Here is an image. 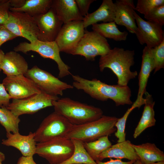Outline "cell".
<instances>
[{
    "mask_svg": "<svg viewBox=\"0 0 164 164\" xmlns=\"http://www.w3.org/2000/svg\"><path fill=\"white\" fill-rule=\"evenodd\" d=\"M5 53L3 51L0 49V72L1 71V65L5 56Z\"/></svg>",
    "mask_w": 164,
    "mask_h": 164,
    "instance_id": "41",
    "label": "cell"
},
{
    "mask_svg": "<svg viewBox=\"0 0 164 164\" xmlns=\"http://www.w3.org/2000/svg\"><path fill=\"white\" fill-rule=\"evenodd\" d=\"M121 159H113L112 158H110V160L106 162H102L99 160L95 161L97 164H133L136 161L132 160L128 162H123Z\"/></svg>",
    "mask_w": 164,
    "mask_h": 164,
    "instance_id": "38",
    "label": "cell"
},
{
    "mask_svg": "<svg viewBox=\"0 0 164 164\" xmlns=\"http://www.w3.org/2000/svg\"><path fill=\"white\" fill-rule=\"evenodd\" d=\"M81 15L84 17L88 13L91 4L94 0H75Z\"/></svg>",
    "mask_w": 164,
    "mask_h": 164,
    "instance_id": "36",
    "label": "cell"
},
{
    "mask_svg": "<svg viewBox=\"0 0 164 164\" xmlns=\"http://www.w3.org/2000/svg\"><path fill=\"white\" fill-rule=\"evenodd\" d=\"M107 158L126 159L130 160L139 159L132 144L128 140L111 145L99 155L97 160L102 161Z\"/></svg>",
    "mask_w": 164,
    "mask_h": 164,
    "instance_id": "22",
    "label": "cell"
},
{
    "mask_svg": "<svg viewBox=\"0 0 164 164\" xmlns=\"http://www.w3.org/2000/svg\"><path fill=\"white\" fill-rule=\"evenodd\" d=\"M1 68L6 76L25 75L29 69L25 58L14 51L5 54Z\"/></svg>",
    "mask_w": 164,
    "mask_h": 164,
    "instance_id": "19",
    "label": "cell"
},
{
    "mask_svg": "<svg viewBox=\"0 0 164 164\" xmlns=\"http://www.w3.org/2000/svg\"><path fill=\"white\" fill-rule=\"evenodd\" d=\"M17 164H37L34 161L33 156H24L20 157L18 159Z\"/></svg>",
    "mask_w": 164,
    "mask_h": 164,
    "instance_id": "39",
    "label": "cell"
},
{
    "mask_svg": "<svg viewBox=\"0 0 164 164\" xmlns=\"http://www.w3.org/2000/svg\"><path fill=\"white\" fill-rule=\"evenodd\" d=\"M14 51L26 54L30 51L38 53L44 58L54 60L57 63L59 70L58 78H62L71 74L70 67L63 61L60 56V51L55 41L44 42L38 39L31 43H20L13 49Z\"/></svg>",
    "mask_w": 164,
    "mask_h": 164,
    "instance_id": "5",
    "label": "cell"
},
{
    "mask_svg": "<svg viewBox=\"0 0 164 164\" xmlns=\"http://www.w3.org/2000/svg\"><path fill=\"white\" fill-rule=\"evenodd\" d=\"M111 49L106 38L95 31L85 30L83 36L71 54L82 56L87 60L94 61L96 56L104 55Z\"/></svg>",
    "mask_w": 164,
    "mask_h": 164,
    "instance_id": "8",
    "label": "cell"
},
{
    "mask_svg": "<svg viewBox=\"0 0 164 164\" xmlns=\"http://www.w3.org/2000/svg\"><path fill=\"white\" fill-rule=\"evenodd\" d=\"M144 94L145 98L144 110L133 134V137L135 138L147 128L155 125L156 121L154 110L155 101H153L152 95L147 92L146 91Z\"/></svg>",
    "mask_w": 164,
    "mask_h": 164,
    "instance_id": "23",
    "label": "cell"
},
{
    "mask_svg": "<svg viewBox=\"0 0 164 164\" xmlns=\"http://www.w3.org/2000/svg\"><path fill=\"white\" fill-rule=\"evenodd\" d=\"M86 164V163H81V164Z\"/></svg>",
    "mask_w": 164,
    "mask_h": 164,
    "instance_id": "45",
    "label": "cell"
},
{
    "mask_svg": "<svg viewBox=\"0 0 164 164\" xmlns=\"http://www.w3.org/2000/svg\"><path fill=\"white\" fill-rule=\"evenodd\" d=\"M17 37L4 25H0V47L5 42Z\"/></svg>",
    "mask_w": 164,
    "mask_h": 164,
    "instance_id": "35",
    "label": "cell"
},
{
    "mask_svg": "<svg viewBox=\"0 0 164 164\" xmlns=\"http://www.w3.org/2000/svg\"><path fill=\"white\" fill-rule=\"evenodd\" d=\"M74 125L64 117L54 111L44 118L34 132L35 140L36 142L41 143L64 138Z\"/></svg>",
    "mask_w": 164,
    "mask_h": 164,
    "instance_id": "7",
    "label": "cell"
},
{
    "mask_svg": "<svg viewBox=\"0 0 164 164\" xmlns=\"http://www.w3.org/2000/svg\"><path fill=\"white\" fill-rule=\"evenodd\" d=\"M39 30L37 39L55 41L63 24L51 7L46 13L33 17Z\"/></svg>",
    "mask_w": 164,
    "mask_h": 164,
    "instance_id": "15",
    "label": "cell"
},
{
    "mask_svg": "<svg viewBox=\"0 0 164 164\" xmlns=\"http://www.w3.org/2000/svg\"><path fill=\"white\" fill-rule=\"evenodd\" d=\"M9 0H0V25H4L9 18Z\"/></svg>",
    "mask_w": 164,
    "mask_h": 164,
    "instance_id": "34",
    "label": "cell"
},
{
    "mask_svg": "<svg viewBox=\"0 0 164 164\" xmlns=\"http://www.w3.org/2000/svg\"><path fill=\"white\" fill-rule=\"evenodd\" d=\"M24 75L32 80L42 92L49 95L62 96L64 91L73 88L36 66L28 69Z\"/></svg>",
    "mask_w": 164,
    "mask_h": 164,
    "instance_id": "9",
    "label": "cell"
},
{
    "mask_svg": "<svg viewBox=\"0 0 164 164\" xmlns=\"http://www.w3.org/2000/svg\"><path fill=\"white\" fill-rule=\"evenodd\" d=\"M54 111L74 125H80L97 120L103 115L100 108L68 97L59 98L53 103Z\"/></svg>",
    "mask_w": 164,
    "mask_h": 164,
    "instance_id": "3",
    "label": "cell"
},
{
    "mask_svg": "<svg viewBox=\"0 0 164 164\" xmlns=\"http://www.w3.org/2000/svg\"><path fill=\"white\" fill-rule=\"evenodd\" d=\"M142 57L141 68L138 77V89L135 101L144 104L145 99L143 96L146 91V87L150 74L154 70L152 48L145 46L143 50Z\"/></svg>",
    "mask_w": 164,
    "mask_h": 164,
    "instance_id": "18",
    "label": "cell"
},
{
    "mask_svg": "<svg viewBox=\"0 0 164 164\" xmlns=\"http://www.w3.org/2000/svg\"><path fill=\"white\" fill-rule=\"evenodd\" d=\"M115 11L114 22L125 26L130 33L135 34L137 26L134 12L135 5L132 0H118L114 3Z\"/></svg>",
    "mask_w": 164,
    "mask_h": 164,
    "instance_id": "16",
    "label": "cell"
},
{
    "mask_svg": "<svg viewBox=\"0 0 164 164\" xmlns=\"http://www.w3.org/2000/svg\"><path fill=\"white\" fill-rule=\"evenodd\" d=\"M71 75L73 87L82 90L94 99L101 101L111 99L117 106L132 104L131 91L128 86L108 84L97 79L89 80L78 75Z\"/></svg>",
    "mask_w": 164,
    "mask_h": 164,
    "instance_id": "1",
    "label": "cell"
},
{
    "mask_svg": "<svg viewBox=\"0 0 164 164\" xmlns=\"http://www.w3.org/2000/svg\"><path fill=\"white\" fill-rule=\"evenodd\" d=\"M92 26L93 31L105 38L113 39L116 41H124L127 39L128 32L120 31L114 21L101 24L96 23Z\"/></svg>",
    "mask_w": 164,
    "mask_h": 164,
    "instance_id": "26",
    "label": "cell"
},
{
    "mask_svg": "<svg viewBox=\"0 0 164 164\" xmlns=\"http://www.w3.org/2000/svg\"><path fill=\"white\" fill-rule=\"evenodd\" d=\"M133 164H142L139 159L136 160Z\"/></svg>",
    "mask_w": 164,
    "mask_h": 164,
    "instance_id": "44",
    "label": "cell"
},
{
    "mask_svg": "<svg viewBox=\"0 0 164 164\" xmlns=\"http://www.w3.org/2000/svg\"><path fill=\"white\" fill-rule=\"evenodd\" d=\"M154 72L164 68V40L159 45L152 48Z\"/></svg>",
    "mask_w": 164,
    "mask_h": 164,
    "instance_id": "32",
    "label": "cell"
},
{
    "mask_svg": "<svg viewBox=\"0 0 164 164\" xmlns=\"http://www.w3.org/2000/svg\"><path fill=\"white\" fill-rule=\"evenodd\" d=\"M150 164H164V161L158 162H155Z\"/></svg>",
    "mask_w": 164,
    "mask_h": 164,
    "instance_id": "43",
    "label": "cell"
},
{
    "mask_svg": "<svg viewBox=\"0 0 164 164\" xmlns=\"http://www.w3.org/2000/svg\"><path fill=\"white\" fill-rule=\"evenodd\" d=\"M118 118L114 116L103 115L99 119L80 125H74L64 137L77 139L83 142L96 140L115 132V124Z\"/></svg>",
    "mask_w": 164,
    "mask_h": 164,
    "instance_id": "4",
    "label": "cell"
},
{
    "mask_svg": "<svg viewBox=\"0 0 164 164\" xmlns=\"http://www.w3.org/2000/svg\"><path fill=\"white\" fill-rule=\"evenodd\" d=\"M134 50H125L115 47L106 54L100 56L99 62L100 70L111 69L118 78V85L128 86L129 81L138 75L137 71H132L130 67L134 64Z\"/></svg>",
    "mask_w": 164,
    "mask_h": 164,
    "instance_id": "2",
    "label": "cell"
},
{
    "mask_svg": "<svg viewBox=\"0 0 164 164\" xmlns=\"http://www.w3.org/2000/svg\"><path fill=\"white\" fill-rule=\"evenodd\" d=\"M71 140L74 146L73 152L69 159L59 164H97L87 152L83 142L77 139Z\"/></svg>",
    "mask_w": 164,
    "mask_h": 164,
    "instance_id": "27",
    "label": "cell"
},
{
    "mask_svg": "<svg viewBox=\"0 0 164 164\" xmlns=\"http://www.w3.org/2000/svg\"><path fill=\"white\" fill-rule=\"evenodd\" d=\"M132 146L142 164L164 161L163 152L157 147L154 143H146Z\"/></svg>",
    "mask_w": 164,
    "mask_h": 164,
    "instance_id": "24",
    "label": "cell"
},
{
    "mask_svg": "<svg viewBox=\"0 0 164 164\" xmlns=\"http://www.w3.org/2000/svg\"><path fill=\"white\" fill-rule=\"evenodd\" d=\"M144 17L148 21L162 26L164 24V4L159 6L152 10Z\"/></svg>",
    "mask_w": 164,
    "mask_h": 164,
    "instance_id": "33",
    "label": "cell"
},
{
    "mask_svg": "<svg viewBox=\"0 0 164 164\" xmlns=\"http://www.w3.org/2000/svg\"><path fill=\"white\" fill-rule=\"evenodd\" d=\"M134 14L137 25L135 34L140 44H145L146 46L151 48L160 44L164 40L162 26L155 22L144 20L135 11Z\"/></svg>",
    "mask_w": 164,
    "mask_h": 164,
    "instance_id": "13",
    "label": "cell"
},
{
    "mask_svg": "<svg viewBox=\"0 0 164 164\" xmlns=\"http://www.w3.org/2000/svg\"><path fill=\"white\" fill-rule=\"evenodd\" d=\"M0 164H2V163H0Z\"/></svg>",
    "mask_w": 164,
    "mask_h": 164,
    "instance_id": "46",
    "label": "cell"
},
{
    "mask_svg": "<svg viewBox=\"0 0 164 164\" xmlns=\"http://www.w3.org/2000/svg\"><path fill=\"white\" fill-rule=\"evenodd\" d=\"M7 139H3L2 144L8 146H12L18 150L22 156H32L36 154L37 143L35 133L30 132L27 135H22L19 132L6 133Z\"/></svg>",
    "mask_w": 164,
    "mask_h": 164,
    "instance_id": "17",
    "label": "cell"
},
{
    "mask_svg": "<svg viewBox=\"0 0 164 164\" xmlns=\"http://www.w3.org/2000/svg\"><path fill=\"white\" fill-rule=\"evenodd\" d=\"M2 83L12 99L23 98L42 92L32 80L24 75L6 76Z\"/></svg>",
    "mask_w": 164,
    "mask_h": 164,
    "instance_id": "14",
    "label": "cell"
},
{
    "mask_svg": "<svg viewBox=\"0 0 164 164\" xmlns=\"http://www.w3.org/2000/svg\"><path fill=\"white\" fill-rule=\"evenodd\" d=\"M51 7L63 24L84 19L75 0H53Z\"/></svg>",
    "mask_w": 164,
    "mask_h": 164,
    "instance_id": "20",
    "label": "cell"
},
{
    "mask_svg": "<svg viewBox=\"0 0 164 164\" xmlns=\"http://www.w3.org/2000/svg\"><path fill=\"white\" fill-rule=\"evenodd\" d=\"M115 7L112 0H103L97 10L84 17L83 21L84 28L99 22L106 23L114 21Z\"/></svg>",
    "mask_w": 164,
    "mask_h": 164,
    "instance_id": "21",
    "label": "cell"
},
{
    "mask_svg": "<svg viewBox=\"0 0 164 164\" xmlns=\"http://www.w3.org/2000/svg\"><path fill=\"white\" fill-rule=\"evenodd\" d=\"M60 98L42 92L20 99H13L6 107L15 116L33 114L45 108L53 106V103Z\"/></svg>",
    "mask_w": 164,
    "mask_h": 164,
    "instance_id": "10",
    "label": "cell"
},
{
    "mask_svg": "<svg viewBox=\"0 0 164 164\" xmlns=\"http://www.w3.org/2000/svg\"><path fill=\"white\" fill-rule=\"evenodd\" d=\"M26 0H9L11 8L18 9L21 7L24 4Z\"/></svg>",
    "mask_w": 164,
    "mask_h": 164,
    "instance_id": "40",
    "label": "cell"
},
{
    "mask_svg": "<svg viewBox=\"0 0 164 164\" xmlns=\"http://www.w3.org/2000/svg\"><path fill=\"white\" fill-rule=\"evenodd\" d=\"M5 159V154L0 151V163L4 161Z\"/></svg>",
    "mask_w": 164,
    "mask_h": 164,
    "instance_id": "42",
    "label": "cell"
},
{
    "mask_svg": "<svg viewBox=\"0 0 164 164\" xmlns=\"http://www.w3.org/2000/svg\"><path fill=\"white\" fill-rule=\"evenodd\" d=\"M10 96L2 83H0V108L7 107L10 104Z\"/></svg>",
    "mask_w": 164,
    "mask_h": 164,
    "instance_id": "37",
    "label": "cell"
},
{
    "mask_svg": "<svg viewBox=\"0 0 164 164\" xmlns=\"http://www.w3.org/2000/svg\"><path fill=\"white\" fill-rule=\"evenodd\" d=\"M163 4L164 0H138L135 10L145 16L156 7Z\"/></svg>",
    "mask_w": 164,
    "mask_h": 164,
    "instance_id": "31",
    "label": "cell"
},
{
    "mask_svg": "<svg viewBox=\"0 0 164 164\" xmlns=\"http://www.w3.org/2000/svg\"><path fill=\"white\" fill-rule=\"evenodd\" d=\"M53 0H26L21 8L15 9L10 7V11L26 13L34 17L44 14L51 8Z\"/></svg>",
    "mask_w": 164,
    "mask_h": 164,
    "instance_id": "25",
    "label": "cell"
},
{
    "mask_svg": "<svg viewBox=\"0 0 164 164\" xmlns=\"http://www.w3.org/2000/svg\"><path fill=\"white\" fill-rule=\"evenodd\" d=\"M84 29L83 21L64 24L55 41L60 52L71 54L83 36Z\"/></svg>",
    "mask_w": 164,
    "mask_h": 164,
    "instance_id": "12",
    "label": "cell"
},
{
    "mask_svg": "<svg viewBox=\"0 0 164 164\" xmlns=\"http://www.w3.org/2000/svg\"><path fill=\"white\" fill-rule=\"evenodd\" d=\"M74 150V145L71 139L58 138L38 143L36 154L45 159L50 164H59L69 159Z\"/></svg>",
    "mask_w": 164,
    "mask_h": 164,
    "instance_id": "6",
    "label": "cell"
},
{
    "mask_svg": "<svg viewBox=\"0 0 164 164\" xmlns=\"http://www.w3.org/2000/svg\"><path fill=\"white\" fill-rule=\"evenodd\" d=\"M20 120L5 107L0 108V123L5 128L6 133L19 132Z\"/></svg>",
    "mask_w": 164,
    "mask_h": 164,
    "instance_id": "28",
    "label": "cell"
},
{
    "mask_svg": "<svg viewBox=\"0 0 164 164\" xmlns=\"http://www.w3.org/2000/svg\"><path fill=\"white\" fill-rule=\"evenodd\" d=\"M4 25L17 37L24 38L30 43L37 39L39 30L36 22L26 13L10 11L9 19Z\"/></svg>",
    "mask_w": 164,
    "mask_h": 164,
    "instance_id": "11",
    "label": "cell"
},
{
    "mask_svg": "<svg viewBox=\"0 0 164 164\" xmlns=\"http://www.w3.org/2000/svg\"><path fill=\"white\" fill-rule=\"evenodd\" d=\"M142 105V104L135 101L132 106L128 109L123 117L118 119L115 125L117 131L114 133L115 136L118 138V143L126 140L125 128L127 119L129 114L135 108H139Z\"/></svg>",
    "mask_w": 164,
    "mask_h": 164,
    "instance_id": "30",
    "label": "cell"
},
{
    "mask_svg": "<svg viewBox=\"0 0 164 164\" xmlns=\"http://www.w3.org/2000/svg\"><path fill=\"white\" fill-rule=\"evenodd\" d=\"M108 137L105 136L93 141L83 142L87 152L95 161L97 160L98 156L101 153L112 145Z\"/></svg>",
    "mask_w": 164,
    "mask_h": 164,
    "instance_id": "29",
    "label": "cell"
}]
</instances>
